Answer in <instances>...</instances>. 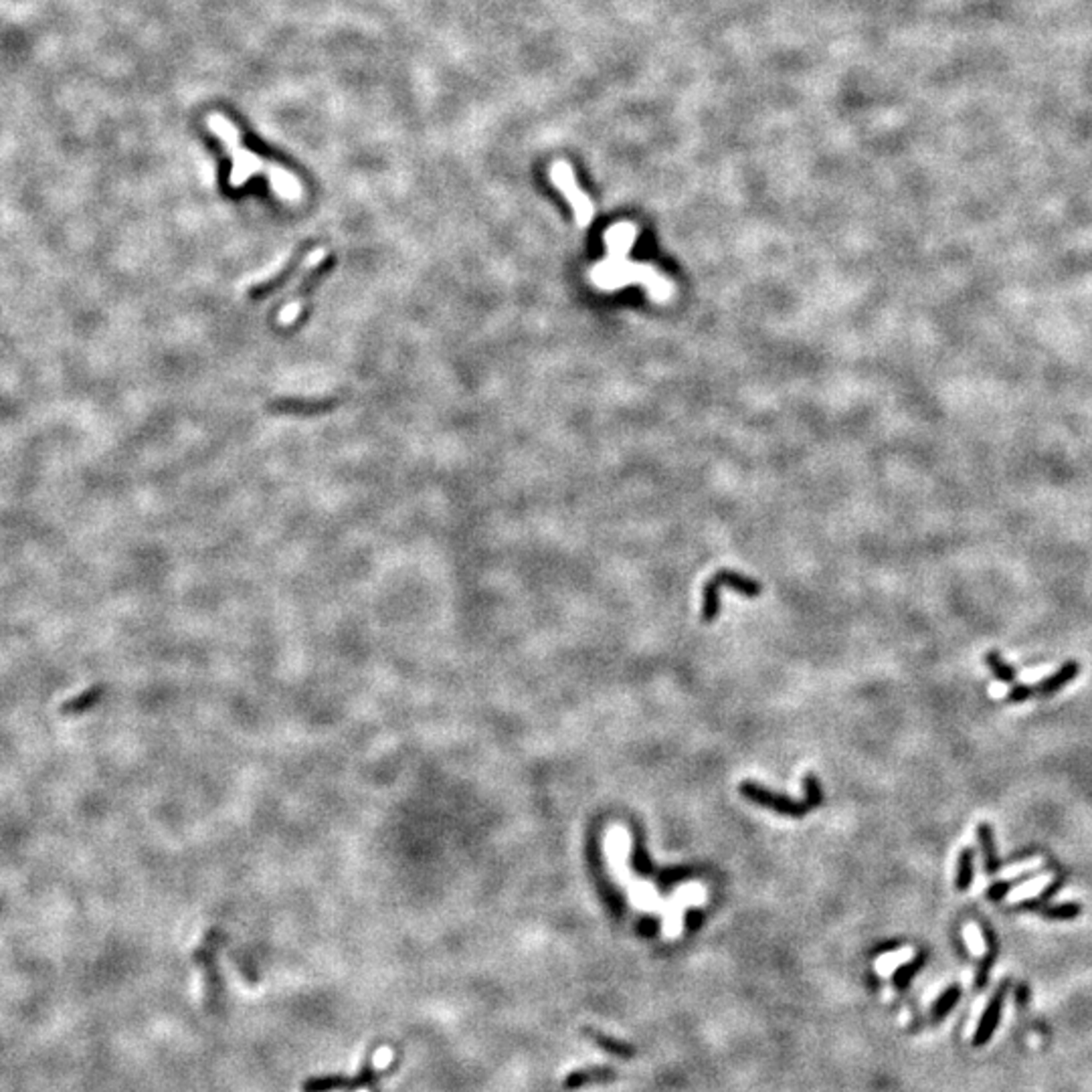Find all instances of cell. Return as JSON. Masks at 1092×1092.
<instances>
[{
	"label": "cell",
	"instance_id": "1",
	"mask_svg": "<svg viewBox=\"0 0 1092 1092\" xmlns=\"http://www.w3.org/2000/svg\"><path fill=\"white\" fill-rule=\"evenodd\" d=\"M589 278L595 286L605 292L629 284H644L650 289L654 300H668L674 294V286L668 284L658 270H654L652 265H629L628 255L607 254L605 262L589 271Z\"/></svg>",
	"mask_w": 1092,
	"mask_h": 1092
},
{
	"label": "cell",
	"instance_id": "2",
	"mask_svg": "<svg viewBox=\"0 0 1092 1092\" xmlns=\"http://www.w3.org/2000/svg\"><path fill=\"white\" fill-rule=\"evenodd\" d=\"M207 126L211 132L225 144L229 156H231V177H229V185L233 188H241L254 174H267L270 164H267L263 158H259L255 152L243 146L239 128H237L231 120L225 118L223 113H211L207 118Z\"/></svg>",
	"mask_w": 1092,
	"mask_h": 1092
},
{
	"label": "cell",
	"instance_id": "3",
	"mask_svg": "<svg viewBox=\"0 0 1092 1092\" xmlns=\"http://www.w3.org/2000/svg\"><path fill=\"white\" fill-rule=\"evenodd\" d=\"M804 789H805V799L804 801H796L791 797L779 796L775 791H769L765 788H761V785L753 783V781H745L740 783V796L745 799L751 801V804H757L761 807H767L771 812L788 815V817H804L807 815L812 809H815L817 805H821L823 801V791H821V783L820 779H817L813 773H809L804 779Z\"/></svg>",
	"mask_w": 1092,
	"mask_h": 1092
},
{
	"label": "cell",
	"instance_id": "4",
	"mask_svg": "<svg viewBox=\"0 0 1092 1092\" xmlns=\"http://www.w3.org/2000/svg\"><path fill=\"white\" fill-rule=\"evenodd\" d=\"M372 1048L369 1050V1056L361 1066V1072L353 1079H348V1076L342 1074H332V1076H316V1079H308L304 1082L302 1090L304 1092H356V1090H364V1088H374V1084H377L380 1079H385V1076H391L395 1072V1066H399V1063H395L387 1068L385 1072H377L372 1066Z\"/></svg>",
	"mask_w": 1092,
	"mask_h": 1092
},
{
	"label": "cell",
	"instance_id": "5",
	"mask_svg": "<svg viewBox=\"0 0 1092 1092\" xmlns=\"http://www.w3.org/2000/svg\"><path fill=\"white\" fill-rule=\"evenodd\" d=\"M724 587H730V589L738 591L740 595H746V597H757L761 593V585L757 581H753V579L743 577L740 572L735 571H721L716 572V575L710 579L704 587V595H702V621L704 623H713L716 620V615H719L721 611V591Z\"/></svg>",
	"mask_w": 1092,
	"mask_h": 1092
},
{
	"label": "cell",
	"instance_id": "6",
	"mask_svg": "<svg viewBox=\"0 0 1092 1092\" xmlns=\"http://www.w3.org/2000/svg\"><path fill=\"white\" fill-rule=\"evenodd\" d=\"M551 179H553L554 185L563 190L564 196H567V201L571 203L572 211H575V219H577L579 227L589 225L591 221H593V215H595L593 203L589 201V196L583 193L581 187L577 185L575 172H572V168L567 163H563V160H559V163H554L553 168H551Z\"/></svg>",
	"mask_w": 1092,
	"mask_h": 1092
},
{
	"label": "cell",
	"instance_id": "7",
	"mask_svg": "<svg viewBox=\"0 0 1092 1092\" xmlns=\"http://www.w3.org/2000/svg\"><path fill=\"white\" fill-rule=\"evenodd\" d=\"M631 868L636 870L639 876L652 878V880H655L660 886H671V884H676V882L688 880V878L694 876L692 870H688V868H671V870L666 868V870H662L658 866H654V862L650 860V856H647L646 846H644V842H641V838L633 839Z\"/></svg>",
	"mask_w": 1092,
	"mask_h": 1092
},
{
	"label": "cell",
	"instance_id": "8",
	"mask_svg": "<svg viewBox=\"0 0 1092 1092\" xmlns=\"http://www.w3.org/2000/svg\"><path fill=\"white\" fill-rule=\"evenodd\" d=\"M1005 994H1007V983H1002L997 988V991L994 996H991L989 1004L985 1005V1010L981 1013V1020L977 1023L975 1036H973V1046H985L991 1038H994L996 1029L999 1026V1020H1002V1012H1004V1002H1005Z\"/></svg>",
	"mask_w": 1092,
	"mask_h": 1092
},
{
	"label": "cell",
	"instance_id": "9",
	"mask_svg": "<svg viewBox=\"0 0 1092 1092\" xmlns=\"http://www.w3.org/2000/svg\"><path fill=\"white\" fill-rule=\"evenodd\" d=\"M615 1079H617L615 1068L603 1066V1064L585 1066V1068H579V1071H572L567 1079H564L563 1088L564 1090H581V1088L591 1087V1084L613 1082Z\"/></svg>",
	"mask_w": 1092,
	"mask_h": 1092
},
{
	"label": "cell",
	"instance_id": "10",
	"mask_svg": "<svg viewBox=\"0 0 1092 1092\" xmlns=\"http://www.w3.org/2000/svg\"><path fill=\"white\" fill-rule=\"evenodd\" d=\"M267 179H270V185L273 188V193H276L281 201H289V203H297L304 196V188L302 182L297 180L296 174H292L284 166L278 164H270V171H267Z\"/></svg>",
	"mask_w": 1092,
	"mask_h": 1092
},
{
	"label": "cell",
	"instance_id": "11",
	"mask_svg": "<svg viewBox=\"0 0 1092 1092\" xmlns=\"http://www.w3.org/2000/svg\"><path fill=\"white\" fill-rule=\"evenodd\" d=\"M104 694H105V688H104L102 684L89 686L88 690H83L81 694H78V696L65 700L63 704L59 706V713L63 714V716H83V714H88V713H91V710H94L99 704V702L104 700Z\"/></svg>",
	"mask_w": 1092,
	"mask_h": 1092
},
{
	"label": "cell",
	"instance_id": "12",
	"mask_svg": "<svg viewBox=\"0 0 1092 1092\" xmlns=\"http://www.w3.org/2000/svg\"><path fill=\"white\" fill-rule=\"evenodd\" d=\"M583 1034L589 1038V1040L595 1046H599L603 1052L609 1054V1056H615V1058H620V1060L636 1058L638 1050H636V1046H631L629 1042L617 1040V1038L609 1036V1034H603V1032H599V1029H595V1028H583Z\"/></svg>",
	"mask_w": 1092,
	"mask_h": 1092
},
{
	"label": "cell",
	"instance_id": "13",
	"mask_svg": "<svg viewBox=\"0 0 1092 1092\" xmlns=\"http://www.w3.org/2000/svg\"><path fill=\"white\" fill-rule=\"evenodd\" d=\"M1080 674V663L1079 662H1066L1063 668H1060L1056 674H1052L1050 678L1042 679V684L1038 686L1036 692H1040L1042 696H1052V694H1056L1072 682V679Z\"/></svg>",
	"mask_w": 1092,
	"mask_h": 1092
},
{
	"label": "cell",
	"instance_id": "14",
	"mask_svg": "<svg viewBox=\"0 0 1092 1092\" xmlns=\"http://www.w3.org/2000/svg\"><path fill=\"white\" fill-rule=\"evenodd\" d=\"M977 838H979L981 842V850H983V858H985V870H988V874H997L999 866H1002V862L997 858V850H996V842H994V831H991L989 823H979V828H977Z\"/></svg>",
	"mask_w": 1092,
	"mask_h": 1092
},
{
	"label": "cell",
	"instance_id": "15",
	"mask_svg": "<svg viewBox=\"0 0 1092 1092\" xmlns=\"http://www.w3.org/2000/svg\"><path fill=\"white\" fill-rule=\"evenodd\" d=\"M959 999H961L959 985H951V988H946L943 994L937 997V1002L933 1004V1010H930V1018H933V1021H941L943 1018H946V1015L954 1010V1005L959 1004Z\"/></svg>",
	"mask_w": 1092,
	"mask_h": 1092
},
{
	"label": "cell",
	"instance_id": "16",
	"mask_svg": "<svg viewBox=\"0 0 1092 1092\" xmlns=\"http://www.w3.org/2000/svg\"><path fill=\"white\" fill-rule=\"evenodd\" d=\"M983 930H985V941H988V954H985L983 961H981V963H979V969H977V979H975L977 989H983V988H985V983H988V977H989L991 967H994L996 959H997V941H996V935L991 933V930H989L988 927H985Z\"/></svg>",
	"mask_w": 1092,
	"mask_h": 1092
},
{
	"label": "cell",
	"instance_id": "17",
	"mask_svg": "<svg viewBox=\"0 0 1092 1092\" xmlns=\"http://www.w3.org/2000/svg\"><path fill=\"white\" fill-rule=\"evenodd\" d=\"M925 961H927V954L925 953H919V954H916V959H913L911 963H904L903 967H898L895 977H892V981H895V988L900 989V991H904L908 985H911V981L914 979V977H916V973L921 971L922 965H925Z\"/></svg>",
	"mask_w": 1092,
	"mask_h": 1092
},
{
	"label": "cell",
	"instance_id": "18",
	"mask_svg": "<svg viewBox=\"0 0 1092 1092\" xmlns=\"http://www.w3.org/2000/svg\"><path fill=\"white\" fill-rule=\"evenodd\" d=\"M973 882V850L971 847H965L963 852L959 854V864H957V880H954V886H957V890L965 892L969 886Z\"/></svg>",
	"mask_w": 1092,
	"mask_h": 1092
},
{
	"label": "cell",
	"instance_id": "19",
	"mask_svg": "<svg viewBox=\"0 0 1092 1092\" xmlns=\"http://www.w3.org/2000/svg\"><path fill=\"white\" fill-rule=\"evenodd\" d=\"M985 662H988V668L991 670V674H994L999 682L1004 684H1012L1015 679V670L1010 666V663H1005L1002 655L997 652H989L985 655Z\"/></svg>",
	"mask_w": 1092,
	"mask_h": 1092
},
{
	"label": "cell",
	"instance_id": "20",
	"mask_svg": "<svg viewBox=\"0 0 1092 1092\" xmlns=\"http://www.w3.org/2000/svg\"><path fill=\"white\" fill-rule=\"evenodd\" d=\"M1042 913L1046 919H1052V921H1071L1082 913V906L1079 903H1064V904L1046 906Z\"/></svg>",
	"mask_w": 1092,
	"mask_h": 1092
},
{
	"label": "cell",
	"instance_id": "21",
	"mask_svg": "<svg viewBox=\"0 0 1092 1092\" xmlns=\"http://www.w3.org/2000/svg\"><path fill=\"white\" fill-rule=\"evenodd\" d=\"M1018 882L1020 880H1015V882H996L994 886H989V888H988V898L989 900H1002V898H1005L1007 892H1010Z\"/></svg>",
	"mask_w": 1092,
	"mask_h": 1092
},
{
	"label": "cell",
	"instance_id": "22",
	"mask_svg": "<svg viewBox=\"0 0 1092 1092\" xmlns=\"http://www.w3.org/2000/svg\"><path fill=\"white\" fill-rule=\"evenodd\" d=\"M1036 692V688H1029V686H1015V688L1010 692V702H1023L1028 698H1032V694Z\"/></svg>",
	"mask_w": 1092,
	"mask_h": 1092
},
{
	"label": "cell",
	"instance_id": "23",
	"mask_svg": "<svg viewBox=\"0 0 1092 1092\" xmlns=\"http://www.w3.org/2000/svg\"><path fill=\"white\" fill-rule=\"evenodd\" d=\"M644 922H646L644 927H638V930H639L641 935H644V937H652V935L658 933V922H654V921H650V919L644 921Z\"/></svg>",
	"mask_w": 1092,
	"mask_h": 1092
},
{
	"label": "cell",
	"instance_id": "24",
	"mask_svg": "<svg viewBox=\"0 0 1092 1092\" xmlns=\"http://www.w3.org/2000/svg\"><path fill=\"white\" fill-rule=\"evenodd\" d=\"M1060 886H1063V880H1056L1052 886H1048V888H1046V892H1042L1040 900H1048L1052 895H1056V890L1060 888Z\"/></svg>",
	"mask_w": 1092,
	"mask_h": 1092
},
{
	"label": "cell",
	"instance_id": "25",
	"mask_svg": "<svg viewBox=\"0 0 1092 1092\" xmlns=\"http://www.w3.org/2000/svg\"><path fill=\"white\" fill-rule=\"evenodd\" d=\"M1026 996H1029L1028 994V988H1026V985H1021V988L1018 989V1004L1020 1005H1026Z\"/></svg>",
	"mask_w": 1092,
	"mask_h": 1092
},
{
	"label": "cell",
	"instance_id": "26",
	"mask_svg": "<svg viewBox=\"0 0 1092 1092\" xmlns=\"http://www.w3.org/2000/svg\"><path fill=\"white\" fill-rule=\"evenodd\" d=\"M895 946H898V943H896V941H890L888 945H880V946H878V949H876L874 953H876V954H878V953H886V951L895 949Z\"/></svg>",
	"mask_w": 1092,
	"mask_h": 1092
}]
</instances>
